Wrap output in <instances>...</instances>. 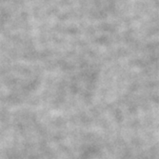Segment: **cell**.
I'll return each instance as SVG.
<instances>
[]
</instances>
